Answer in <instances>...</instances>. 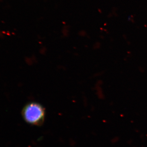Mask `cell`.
<instances>
[{
  "mask_svg": "<svg viewBox=\"0 0 147 147\" xmlns=\"http://www.w3.org/2000/svg\"><path fill=\"white\" fill-rule=\"evenodd\" d=\"M22 115L24 120L28 123L39 125L44 121L45 109L39 103L30 102L23 109Z\"/></svg>",
  "mask_w": 147,
  "mask_h": 147,
  "instance_id": "obj_1",
  "label": "cell"
}]
</instances>
